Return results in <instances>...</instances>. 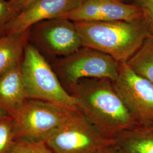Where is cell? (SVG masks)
<instances>
[{"mask_svg": "<svg viewBox=\"0 0 153 153\" xmlns=\"http://www.w3.org/2000/svg\"><path fill=\"white\" fill-rule=\"evenodd\" d=\"M66 90L87 78L117 79L119 62L109 55L88 47L57 61L52 65Z\"/></svg>", "mask_w": 153, "mask_h": 153, "instance_id": "5b68a950", "label": "cell"}, {"mask_svg": "<svg viewBox=\"0 0 153 153\" xmlns=\"http://www.w3.org/2000/svg\"><path fill=\"white\" fill-rule=\"evenodd\" d=\"M16 140L13 118L8 116L0 119V153H7Z\"/></svg>", "mask_w": 153, "mask_h": 153, "instance_id": "2e32d148", "label": "cell"}, {"mask_svg": "<svg viewBox=\"0 0 153 153\" xmlns=\"http://www.w3.org/2000/svg\"><path fill=\"white\" fill-rule=\"evenodd\" d=\"M7 153H54L43 141L16 138Z\"/></svg>", "mask_w": 153, "mask_h": 153, "instance_id": "9a60e30c", "label": "cell"}, {"mask_svg": "<svg viewBox=\"0 0 153 153\" xmlns=\"http://www.w3.org/2000/svg\"><path fill=\"white\" fill-rule=\"evenodd\" d=\"M115 143L123 153H153V123L121 133Z\"/></svg>", "mask_w": 153, "mask_h": 153, "instance_id": "7c38bea8", "label": "cell"}, {"mask_svg": "<svg viewBox=\"0 0 153 153\" xmlns=\"http://www.w3.org/2000/svg\"><path fill=\"white\" fill-rule=\"evenodd\" d=\"M98 153H123L118 147L115 145V143L104 148Z\"/></svg>", "mask_w": 153, "mask_h": 153, "instance_id": "ffe728a7", "label": "cell"}, {"mask_svg": "<svg viewBox=\"0 0 153 153\" xmlns=\"http://www.w3.org/2000/svg\"><path fill=\"white\" fill-rule=\"evenodd\" d=\"M67 91L79 111L105 137L115 139L140 126L109 79H83Z\"/></svg>", "mask_w": 153, "mask_h": 153, "instance_id": "6da1fadb", "label": "cell"}, {"mask_svg": "<svg viewBox=\"0 0 153 153\" xmlns=\"http://www.w3.org/2000/svg\"><path fill=\"white\" fill-rule=\"evenodd\" d=\"M9 115L7 114V112H6L5 110L2 109L1 107H0V119L4 118L6 116H8Z\"/></svg>", "mask_w": 153, "mask_h": 153, "instance_id": "44dd1931", "label": "cell"}, {"mask_svg": "<svg viewBox=\"0 0 153 153\" xmlns=\"http://www.w3.org/2000/svg\"><path fill=\"white\" fill-rule=\"evenodd\" d=\"M16 16V14L11 9L8 0H0V35H3L7 24Z\"/></svg>", "mask_w": 153, "mask_h": 153, "instance_id": "ac0fdd59", "label": "cell"}, {"mask_svg": "<svg viewBox=\"0 0 153 153\" xmlns=\"http://www.w3.org/2000/svg\"><path fill=\"white\" fill-rule=\"evenodd\" d=\"M36 1L38 0H8V2L11 9L17 16L19 13Z\"/></svg>", "mask_w": 153, "mask_h": 153, "instance_id": "d6986e66", "label": "cell"}, {"mask_svg": "<svg viewBox=\"0 0 153 153\" xmlns=\"http://www.w3.org/2000/svg\"><path fill=\"white\" fill-rule=\"evenodd\" d=\"M74 23L83 47L109 55L119 62H126L151 35L143 19Z\"/></svg>", "mask_w": 153, "mask_h": 153, "instance_id": "7a4b0ae2", "label": "cell"}, {"mask_svg": "<svg viewBox=\"0 0 153 153\" xmlns=\"http://www.w3.org/2000/svg\"><path fill=\"white\" fill-rule=\"evenodd\" d=\"M115 88L140 125L153 123V85L125 62H119Z\"/></svg>", "mask_w": 153, "mask_h": 153, "instance_id": "ba28073f", "label": "cell"}, {"mask_svg": "<svg viewBox=\"0 0 153 153\" xmlns=\"http://www.w3.org/2000/svg\"><path fill=\"white\" fill-rule=\"evenodd\" d=\"M79 2V0H38L9 22L3 34L23 33L39 22L60 18L74 9Z\"/></svg>", "mask_w": 153, "mask_h": 153, "instance_id": "30bf717a", "label": "cell"}, {"mask_svg": "<svg viewBox=\"0 0 153 153\" xmlns=\"http://www.w3.org/2000/svg\"><path fill=\"white\" fill-rule=\"evenodd\" d=\"M54 153H98L115 143L79 111L45 141Z\"/></svg>", "mask_w": 153, "mask_h": 153, "instance_id": "8992f818", "label": "cell"}, {"mask_svg": "<svg viewBox=\"0 0 153 153\" xmlns=\"http://www.w3.org/2000/svg\"><path fill=\"white\" fill-rule=\"evenodd\" d=\"M76 111L52 102L27 99L13 117L16 139L45 142Z\"/></svg>", "mask_w": 153, "mask_h": 153, "instance_id": "277c9868", "label": "cell"}, {"mask_svg": "<svg viewBox=\"0 0 153 153\" xmlns=\"http://www.w3.org/2000/svg\"><path fill=\"white\" fill-rule=\"evenodd\" d=\"M27 99L21 61L0 76V107L13 117Z\"/></svg>", "mask_w": 153, "mask_h": 153, "instance_id": "8fae6325", "label": "cell"}, {"mask_svg": "<svg viewBox=\"0 0 153 153\" xmlns=\"http://www.w3.org/2000/svg\"><path fill=\"white\" fill-rule=\"evenodd\" d=\"M29 43L49 55L64 57L83 47L74 22L61 18L33 25L29 28Z\"/></svg>", "mask_w": 153, "mask_h": 153, "instance_id": "52a82bcc", "label": "cell"}, {"mask_svg": "<svg viewBox=\"0 0 153 153\" xmlns=\"http://www.w3.org/2000/svg\"><path fill=\"white\" fill-rule=\"evenodd\" d=\"M61 18L73 22L134 21L143 19L141 10L122 0H79L78 5Z\"/></svg>", "mask_w": 153, "mask_h": 153, "instance_id": "9c48e42d", "label": "cell"}, {"mask_svg": "<svg viewBox=\"0 0 153 153\" xmlns=\"http://www.w3.org/2000/svg\"><path fill=\"white\" fill-rule=\"evenodd\" d=\"M122 1H123V0H122Z\"/></svg>", "mask_w": 153, "mask_h": 153, "instance_id": "7402d4cb", "label": "cell"}, {"mask_svg": "<svg viewBox=\"0 0 153 153\" xmlns=\"http://www.w3.org/2000/svg\"><path fill=\"white\" fill-rule=\"evenodd\" d=\"M29 43V29L21 33L0 35V76L22 61Z\"/></svg>", "mask_w": 153, "mask_h": 153, "instance_id": "4fadbf2b", "label": "cell"}, {"mask_svg": "<svg viewBox=\"0 0 153 153\" xmlns=\"http://www.w3.org/2000/svg\"><path fill=\"white\" fill-rule=\"evenodd\" d=\"M133 5L137 6L142 11L143 19L153 36V0H133Z\"/></svg>", "mask_w": 153, "mask_h": 153, "instance_id": "e0dca14e", "label": "cell"}, {"mask_svg": "<svg viewBox=\"0 0 153 153\" xmlns=\"http://www.w3.org/2000/svg\"><path fill=\"white\" fill-rule=\"evenodd\" d=\"M22 71L28 99L79 110L76 100L64 87L52 65L40 51L29 43L22 58Z\"/></svg>", "mask_w": 153, "mask_h": 153, "instance_id": "3957f363", "label": "cell"}, {"mask_svg": "<svg viewBox=\"0 0 153 153\" xmlns=\"http://www.w3.org/2000/svg\"><path fill=\"white\" fill-rule=\"evenodd\" d=\"M138 75L153 85V36L150 35L142 46L126 62Z\"/></svg>", "mask_w": 153, "mask_h": 153, "instance_id": "5bb4252c", "label": "cell"}]
</instances>
